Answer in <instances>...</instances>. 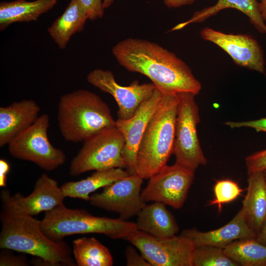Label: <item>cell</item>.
I'll return each mask as SVG.
<instances>
[{
    "label": "cell",
    "instance_id": "cell-18",
    "mask_svg": "<svg viewBox=\"0 0 266 266\" xmlns=\"http://www.w3.org/2000/svg\"><path fill=\"white\" fill-rule=\"evenodd\" d=\"M248 175L247 193L241 209L248 226L257 235L266 220V182L263 171Z\"/></svg>",
    "mask_w": 266,
    "mask_h": 266
},
{
    "label": "cell",
    "instance_id": "cell-26",
    "mask_svg": "<svg viewBox=\"0 0 266 266\" xmlns=\"http://www.w3.org/2000/svg\"><path fill=\"white\" fill-rule=\"evenodd\" d=\"M193 266H238L224 249L210 246H197L193 254Z\"/></svg>",
    "mask_w": 266,
    "mask_h": 266
},
{
    "label": "cell",
    "instance_id": "cell-17",
    "mask_svg": "<svg viewBox=\"0 0 266 266\" xmlns=\"http://www.w3.org/2000/svg\"><path fill=\"white\" fill-rule=\"evenodd\" d=\"M12 196L17 204L33 216L64 204L66 198L57 181L46 173L38 177L33 192L29 196L25 197L20 193Z\"/></svg>",
    "mask_w": 266,
    "mask_h": 266
},
{
    "label": "cell",
    "instance_id": "cell-15",
    "mask_svg": "<svg viewBox=\"0 0 266 266\" xmlns=\"http://www.w3.org/2000/svg\"><path fill=\"white\" fill-rule=\"evenodd\" d=\"M40 106L33 100L15 101L0 107V147L31 127L39 116Z\"/></svg>",
    "mask_w": 266,
    "mask_h": 266
},
{
    "label": "cell",
    "instance_id": "cell-9",
    "mask_svg": "<svg viewBox=\"0 0 266 266\" xmlns=\"http://www.w3.org/2000/svg\"><path fill=\"white\" fill-rule=\"evenodd\" d=\"M126 239L137 248L152 266H193L197 246L184 235L162 238L136 230Z\"/></svg>",
    "mask_w": 266,
    "mask_h": 266
},
{
    "label": "cell",
    "instance_id": "cell-10",
    "mask_svg": "<svg viewBox=\"0 0 266 266\" xmlns=\"http://www.w3.org/2000/svg\"><path fill=\"white\" fill-rule=\"evenodd\" d=\"M194 176L195 171L175 163L166 165L149 178L141 191V199L145 202L159 201L179 209L186 200Z\"/></svg>",
    "mask_w": 266,
    "mask_h": 266
},
{
    "label": "cell",
    "instance_id": "cell-29",
    "mask_svg": "<svg viewBox=\"0 0 266 266\" xmlns=\"http://www.w3.org/2000/svg\"><path fill=\"white\" fill-rule=\"evenodd\" d=\"M85 9L88 19L94 21L102 18L104 14L103 0H79Z\"/></svg>",
    "mask_w": 266,
    "mask_h": 266
},
{
    "label": "cell",
    "instance_id": "cell-7",
    "mask_svg": "<svg viewBox=\"0 0 266 266\" xmlns=\"http://www.w3.org/2000/svg\"><path fill=\"white\" fill-rule=\"evenodd\" d=\"M49 127L48 115H40L31 127L7 145L9 154L16 159L31 162L47 171L63 165L66 155L51 143L47 134Z\"/></svg>",
    "mask_w": 266,
    "mask_h": 266
},
{
    "label": "cell",
    "instance_id": "cell-4",
    "mask_svg": "<svg viewBox=\"0 0 266 266\" xmlns=\"http://www.w3.org/2000/svg\"><path fill=\"white\" fill-rule=\"evenodd\" d=\"M178 102L177 94H163L147 125L135 163L136 173L143 179L157 173L173 154Z\"/></svg>",
    "mask_w": 266,
    "mask_h": 266
},
{
    "label": "cell",
    "instance_id": "cell-34",
    "mask_svg": "<svg viewBox=\"0 0 266 266\" xmlns=\"http://www.w3.org/2000/svg\"><path fill=\"white\" fill-rule=\"evenodd\" d=\"M164 4L168 8H178L183 6L190 5L196 0H163Z\"/></svg>",
    "mask_w": 266,
    "mask_h": 266
},
{
    "label": "cell",
    "instance_id": "cell-27",
    "mask_svg": "<svg viewBox=\"0 0 266 266\" xmlns=\"http://www.w3.org/2000/svg\"><path fill=\"white\" fill-rule=\"evenodd\" d=\"M214 198L208 205H217L219 212H221L222 204L230 202L236 199L241 193L242 190L238 184L230 179L217 181L214 186Z\"/></svg>",
    "mask_w": 266,
    "mask_h": 266
},
{
    "label": "cell",
    "instance_id": "cell-16",
    "mask_svg": "<svg viewBox=\"0 0 266 266\" xmlns=\"http://www.w3.org/2000/svg\"><path fill=\"white\" fill-rule=\"evenodd\" d=\"M181 234L191 239L196 246L210 245L222 249L236 240L257 236L248 226L242 209L230 222L219 229L206 232L186 229Z\"/></svg>",
    "mask_w": 266,
    "mask_h": 266
},
{
    "label": "cell",
    "instance_id": "cell-19",
    "mask_svg": "<svg viewBox=\"0 0 266 266\" xmlns=\"http://www.w3.org/2000/svg\"><path fill=\"white\" fill-rule=\"evenodd\" d=\"M137 230L158 238L175 235L179 227L174 217L163 202L146 204L137 215Z\"/></svg>",
    "mask_w": 266,
    "mask_h": 266
},
{
    "label": "cell",
    "instance_id": "cell-30",
    "mask_svg": "<svg viewBox=\"0 0 266 266\" xmlns=\"http://www.w3.org/2000/svg\"><path fill=\"white\" fill-rule=\"evenodd\" d=\"M28 259L24 255H15L11 253L1 251L0 254V266H27Z\"/></svg>",
    "mask_w": 266,
    "mask_h": 266
},
{
    "label": "cell",
    "instance_id": "cell-2",
    "mask_svg": "<svg viewBox=\"0 0 266 266\" xmlns=\"http://www.w3.org/2000/svg\"><path fill=\"white\" fill-rule=\"evenodd\" d=\"M0 200V249L31 255L47 266H76L69 245L64 240L55 241L47 237L39 220L24 211L8 190H2Z\"/></svg>",
    "mask_w": 266,
    "mask_h": 266
},
{
    "label": "cell",
    "instance_id": "cell-14",
    "mask_svg": "<svg viewBox=\"0 0 266 266\" xmlns=\"http://www.w3.org/2000/svg\"><path fill=\"white\" fill-rule=\"evenodd\" d=\"M162 96L163 94L156 88L152 96L141 104L131 117L127 119L118 118L116 121V127L125 139L122 156L126 164V170L131 175L136 173V158L139 144Z\"/></svg>",
    "mask_w": 266,
    "mask_h": 266
},
{
    "label": "cell",
    "instance_id": "cell-3",
    "mask_svg": "<svg viewBox=\"0 0 266 266\" xmlns=\"http://www.w3.org/2000/svg\"><path fill=\"white\" fill-rule=\"evenodd\" d=\"M58 126L66 141L83 142L89 137L116 126L106 103L98 95L78 89L63 95L57 112Z\"/></svg>",
    "mask_w": 266,
    "mask_h": 266
},
{
    "label": "cell",
    "instance_id": "cell-35",
    "mask_svg": "<svg viewBox=\"0 0 266 266\" xmlns=\"http://www.w3.org/2000/svg\"><path fill=\"white\" fill-rule=\"evenodd\" d=\"M256 238L258 241L266 245V220Z\"/></svg>",
    "mask_w": 266,
    "mask_h": 266
},
{
    "label": "cell",
    "instance_id": "cell-21",
    "mask_svg": "<svg viewBox=\"0 0 266 266\" xmlns=\"http://www.w3.org/2000/svg\"><path fill=\"white\" fill-rule=\"evenodd\" d=\"M229 8L236 9L245 14L259 32L266 33V25L258 0H218L215 5L196 11L190 19L178 24L171 31L180 30L190 24L202 22L220 11Z\"/></svg>",
    "mask_w": 266,
    "mask_h": 266
},
{
    "label": "cell",
    "instance_id": "cell-31",
    "mask_svg": "<svg viewBox=\"0 0 266 266\" xmlns=\"http://www.w3.org/2000/svg\"><path fill=\"white\" fill-rule=\"evenodd\" d=\"M225 124L232 129L248 127L254 129L257 132H264L266 133V117L247 121H227L225 123Z\"/></svg>",
    "mask_w": 266,
    "mask_h": 266
},
{
    "label": "cell",
    "instance_id": "cell-6",
    "mask_svg": "<svg viewBox=\"0 0 266 266\" xmlns=\"http://www.w3.org/2000/svg\"><path fill=\"white\" fill-rule=\"evenodd\" d=\"M71 161L69 172L72 176L91 170L125 168L122 156L125 139L116 128L102 130L86 138Z\"/></svg>",
    "mask_w": 266,
    "mask_h": 266
},
{
    "label": "cell",
    "instance_id": "cell-11",
    "mask_svg": "<svg viewBox=\"0 0 266 266\" xmlns=\"http://www.w3.org/2000/svg\"><path fill=\"white\" fill-rule=\"evenodd\" d=\"M143 178L136 173L103 187L102 191L90 196L92 206L119 214L127 220L137 215L146 204L141 197Z\"/></svg>",
    "mask_w": 266,
    "mask_h": 266
},
{
    "label": "cell",
    "instance_id": "cell-1",
    "mask_svg": "<svg viewBox=\"0 0 266 266\" xmlns=\"http://www.w3.org/2000/svg\"><path fill=\"white\" fill-rule=\"evenodd\" d=\"M112 51L120 66L147 77L163 94L188 92L197 95L201 89L189 66L157 43L128 38L115 44Z\"/></svg>",
    "mask_w": 266,
    "mask_h": 266
},
{
    "label": "cell",
    "instance_id": "cell-20",
    "mask_svg": "<svg viewBox=\"0 0 266 266\" xmlns=\"http://www.w3.org/2000/svg\"><path fill=\"white\" fill-rule=\"evenodd\" d=\"M87 13L79 0H70L63 14L48 28L47 32L59 49H66L71 37L82 32Z\"/></svg>",
    "mask_w": 266,
    "mask_h": 266
},
{
    "label": "cell",
    "instance_id": "cell-12",
    "mask_svg": "<svg viewBox=\"0 0 266 266\" xmlns=\"http://www.w3.org/2000/svg\"><path fill=\"white\" fill-rule=\"evenodd\" d=\"M87 80L92 85L113 97L118 106V118L121 119L131 117L156 89L152 83L140 84L137 80L129 86H122L117 83L111 71L102 69L90 72Z\"/></svg>",
    "mask_w": 266,
    "mask_h": 266
},
{
    "label": "cell",
    "instance_id": "cell-25",
    "mask_svg": "<svg viewBox=\"0 0 266 266\" xmlns=\"http://www.w3.org/2000/svg\"><path fill=\"white\" fill-rule=\"evenodd\" d=\"M224 250L239 266H266V245L256 238L236 240Z\"/></svg>",
    "mask_w": 266,
    "mask_h": 266
},
{
    "label": "cell",
    "instance_id": "cell-33",
    "mask_svg": "<svg viewBox=\"0 0 266 266\" xmlns=\"http://www.w3.org/2000/svg\"><path fill=\"white\" fill-rule=\"evenodd\" d=\"M10 169V166L7 161L0 160V186L3 188L6 186L7 175Z\"/></svg>",
    "mask_w": 266,
    "mask_h": 266
},
{
    "label": "cell",
    "instance_id": "cell-23",
    "mask_svg": "<svg viewBox=\"0 0 266 266\" xmlns=\"http://www.w3.org/2000/svg\"><path fill=\"white\" fill-rule=\"evenodd\" d=\"M130 175L127 170L122 168L96 170L85 179L67 182L61 188L66 198H78L89 201L91 193Z\"/></svg>",
    "mask_w": 266,
    "mask_h": 266
},
{
    "label": "cell",
    "instance_id": "cell-22",
    "mask_svg": "<svg viewBox=\"0 0 266 266\" xmlns=\"http://www.w3.org/2000/svg\"><path fill=\"white\" fill-rule=\"evenodd\" d=\"M58 0H16L0 3V31L10 25L19 22L37 21L56 4Z\"/></svg>",
    "mask_w": 266,
    "mask_h": 266
},
{
    "label": "cell",
    "instance_id": "cell-38",
    "mask_svg": "<svg viewBox=\"0 0 266 266\" xmlns=\"http://www.w3.org/2000/svg\"><path fill=\"white\" fill-rule=\"evenodd\" d=\"M263 175L266 182V169L263 171Z\"/></svg>",
    "mask_w": 266,
    "mask_h": 266
},
{
    "label": "cell",
    "instance_id": "cell-37",
    "mask_svg": "<svg viewBox=\"0 0 266 266\" xmlns=\"http://www.w3.org/2000/svg\"><path fill=\"white\" fill-rule=\"evenodd\" d=\"M115 0H103V6L104 8L110 7Z\"/></svg>",
    "mask_w": 266,
    "mask_h": 266
},
{
    "label": "cell",
    "instance_id": "cell-13",
    "mask_svg": "<svg viewBox=\"0 0 266 266\" xmlns=\"http://www.w3.org/2000/svg\"><path fill=\"white\" fill-rule=\"evenodd\" d=\"M203 39L216 44L225 51L238 66L265 73V61L259 42L246 34L226 33L205 27L201 30Z\"/></svg>",
    "mask_w": 266,
    "mask_h": 266
},
{
    "label": "cell",
    "instance_id": "cell-5",
    "mask_svg": "<svg viewBox=\"0 0 266 266\" xmlns=\"http://www.w3.org/2000/svg\"><path fill=\"white\" fill-rule=\"evenodd\" d=\"M42 232L49 239L60 241L77 234L100 233L113 239H126L137 230L136 223L98 217L84 209L69 208L62 204L45 212L39 220Z\"/></svg>",
    "mask_w": 266,
    "mask_h": 266
},
{
    "label": "cell",
    "instance_id": "cell-36",
    "mask_svg": "<svg viewBox=\"0 0 266 266\" xmlns=\"http://www.w3.org/2000/svg\"><path fill=\"white\" fill-rule=\"evenodd\" d=\"M259 7L262 16L266 22V0H260Z\"/></svg>",
    "mask_w": 266,
    "mask_h": 266
},
{
    "label": "cell",
    "instance_id": "cell-8",
    "mask_svg": "<svg viewBox=\"0 0 266 266\" xmlns=\"http://www.w3.org/2000/svg\"><path fill=\"white\" fill-rule=\"evenodd\" d=\"M179 102L175 126L173 154L175 163L195 171L207 162L197 133L200 122L196 95L188 92L178 94Z\"/></svg>",
    "mask_w": 266,
    "mask_h": 266
},
{
    "label": "cell",
    "instance_id": "cell-24",
    "mask_svg": "<svg viewBox=\"0 0 266 266\" xmlns=\"http://www.w3.org/2000/svg\"><path fill=\"white\" fill-rule=\"evenodd\" d=\"M72 253L78 266H112L109 249L94 237H84L72 242Z\"/></svg>",
    "mask_w": 266,
    "mask_h": 266
},
{
    "label": "cell",
    "instance_id": "cell-28",
    "mask_svg": "<svg viewBox=\"0 0 266 266\" xmlns=\"http://www.w3.org/2000/svg\"><path fill=\"white\" fill-rule=\"evenodd\" d=\"M245 163L248 174L266 169V149L247 156Z\"/></svg>",
    "mask_w": 266,
    "mask_h": 266
},
{
    "label": "cell",
    "instance_id": "cell-32",
    "mask_svg": "<svg viewBox=\"0 0 266 266\" xmlns=\"http://www.w3.org/2000/svg\"><path fill=\"white\" fill-rule=\"evenodd\" d=\"M125 254L128 266H152L141 254L140 255L131 246L127 247Z\"/></svg>",
    "mask_w": 266,
    "mask_h": 266
}]
</instances>
